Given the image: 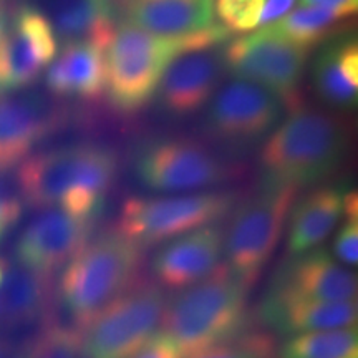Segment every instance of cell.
Masks as SVG:
<instances>
[{"label": "cell", "mask_w": 358, "mask_h": 358, "mask_svg": "<svg viewBox=\"0 0 358 358\" xmlns=\"http://www.w3.org/2000/svg\"><path fill=\"white\" fill-rule=\"evenodd\" d=\"M118 173L108 146L80 143L40 151L19 164L20 199L35 209L60 208L95 222Z\"/></svg>", "instance_id": "6da1fadb"}, {"label": "cell", "mask_w": 358, "mask_h": 358, "mask_svg": "<svg viewBox=\"0 0 358 358\" xmlns=\"http://www.w3.org/2000/svg\"><path fill=\"white\" fill-rule=\"evenodd\" d=\"M229 35L222 25H213L185 37H161L122 20L103 53L105 92L111 106L127 115L145 108L178 57L217 47Z\"/></svg>", "instance_id": "7a4b0ae2"}, {"label": "cell", "mask_w": 358, "mask_h": 358, "mask_svg": "<svg viewBox=\"0 0 358 358\" xmlns=\"http://www.w3.org/2000/svg\"><path fill=\"white\" fill-rule=\"evenodd\" d=\"M348 148L350 128L342 116L299 103L262 145V182L299 189L324 181L338 171Z\"/></svg>", "instance_id": "3957f363"}, {"label": "cell", "mask_w": 358, "mask_h": 358, "mask_svg": "<svg viewBox=\"0 0 358 358\" xmlns=\"http://www.w3.org/2000/svg\"><path fill=\"white\" fill-rule=\"evenodd\" d=\"M249 289L226 264H219L211 275L168 301L161 330L176 342L182 358L227 342L254 325L248 312Z\"/></svg>", "instance_id": "277c9868"}, {"label": "cell", "mask_w": 358, "mask_h": 358, "mask_svg": "<svg viewBox=\"0 0 358 358\" xmlns=\"http://www.w3.org/2000/svg\"><path fill=\"white\" fill-rule=\"evenodd\" d=\"M141 264V248L110 229L88 239L64 267L58 301L75 329L82 330L103 308L122 295L134 280Z\"/></svg>", "instance_id": "5b68a950"}, {"label": "cell", "mask_w": 358, "mask_h": 358, "mask_svg": "<svg viewBox=\"0 0 358 358\" xmlns=\"http://www.w3.org/2000/svg\"><path fill=\"white\" fill-rule=\"evenodd\" d=\"M297 191L294 186L262 182L232 214L229 229L224 232L226 267L248 287H252L279 245Z\"/></svg>", "instance_id": "8992f818"}, {"label": "cell", "mask_w": 358, "mask_h": 358, "mask_svg": "<svg viewBox=\"0 0 358 358\" xmlns=\"http://www.w3.org/2000/svg\"><path fill=\"white\" fill-rule=\"evenodd\" d=\"M166 303L156 282L136 279L80 332L82 358H128L155 334Z\"/></svg>", "instance_id": "52a82bcc"}, {"label": "cell", "mask_w": 358, "mask_h": 358, "mask_svg": "<svg viewBox=\"0 0 358 358\" xmlns=\"http://www.w3.org/2000/svg\"><path fill=\"white\" fill-rule=\"evenodd\" d=\"M236 192L211 191L166 198H129L120 211L116 231L140 248L164 243L211 226L232 211Z\"/></svg>", "instance_id": "ba28073f"}, {"label": "cell", "mask_w": 358, "mask_h": 358, "mask_svg": "<svg viewBox=\"0 0 358 358\" xmlns=\"http://www.w3.org/2000/svg\"><path fill=\"white\" fill-rule=\"evenodd\" d=\"M310 50L259 29L237 37L221 52L222 65L236 78L256 83L279 98L287 108L301 101L299 92Z\"/></svg>", "instance_id": "9c48e42d"}, {"label": "cell", "mask_w": 358, "mask_h": 358, "mask_svg": "<svg viewBox=\"0 0 358 358\" xmlns=\"http://www.w3.org/2000/svg\"><path fill=\"white\" fill-rule=\"evenodd\" d=\"M134 169L143 186L159 192L204 189L231 176V168L208 146L186 138L148 143L138 151Z\"/></svg>", "instance_id": "30bf717a"}, {"label": "cell", "mask_w": 358, "mask_h": 358, "mask_svg": "<svg viewBox=\"0 0 358 358\" xmlns=\"http://www.w3.org/2000/svg\"><path fill=\"white\" fill-rule=\"evenodd\" d=\"M284 103L268 90L245 80L226 83L209 101L206 128L211 136L231 145L261 140L280 122Z\"/></svg>", "instance_id": "8fae6325"}, {"label": "cell", "mask_w": 358, "mask_h": 358, "mask_svg": "<svg viewBox=\"0 0 358 358\" xmlns=\"http://www.w3.org/2000/svg\"><path fill=\"white\" fill-rule=\"evenodd\" d=\"M357 275L324 249L292 256L277 268L267 295L308 302L355 301Z\"/></svg>", "instance_id": "7c38bea8"}, {"label": "cell", "mask_w": 358, "mask_h": 358, "mask_svg": "<svg viewBox=\"0 0 358 358\" xmlns=\"http://www.w3.org/2000/svg\"><path fill=\"white\" fill-rule=\"evenodd\" d=\"M92 227V221L71 216L60 208L43 209L17 241V264L37 274L52 277L83 248L90 239Z\"/></svg>", "instance_id": "4fadbf2b"}, {"label": "cell", "mask_w": 358, "mask_h": 358, "mask_svg": "<svg viewBox=\"0 0 358 358\" xmlns=\"http://www.w3.org/2000/svg\"><path fill=\"white\" fill-rule=\"evenodd\" d=\"M60 124V113L35 92H0V174L20 164Z\"/></svg>", "instance_id": "5bb4252c"}, {"label": "cell", "mask_w": 358, "mask_h": 358, "mask_svg": "<svg viewBox=\"0 0 358 358\" xmlns=\"http://www.w3.org/2000/svg\"><path fill=\"white\" fill-rule=\"evenodd\" d=\"M222 227H199L166 241L151 259V272L161 289L185 290L219 267L224 252Z\"/></svg>", "instance_id": "9a60e30c"}, {"label": "cell", "mask_w": 358, "mask_h": 358, "mask_svg": "<svg viewBox=\"0 0 358 358\" xmlns=\"http://www.w3.org/2000/svg\"><path fill=\"white\" fill-rule=\"evenodd\" d=\"M221 53L199 50L178 57L158 85V101L166 113L187 116L211 101L222 71Z\"/></svg>", "instance_id": "2e32d148"}, {"label": "cell", "mask_w": 358, "mask_h": 358, "mask_svg": "<svg viewBox=\"0 0 358 358\" xmlns=\"http://www.w3.org/2000/svg\"><path fill=\"white\" fill-rule=\"evenodd\" d=\"M261 320L277 334L292 335L320 330L357 329V301L308 302L266 295L259 308Z\"/></svg>", "instance_id": "e0dca14e"}, {"label": "cell", "mask_w": 358, "mask_h": 358, "mask_svg": "<svg viewBox=\"0 0 358 358\" xmlns=\"http://www.w3.org/2000/svg\"><path fill=\"white\" fill-rule=\"evenodd\" d=\"M105 50L90 42H65L45 73V87L52 95L98 100L105 92Z\"/></svg>", "instance_id": "ac0fdd59"}, {"label": "cell", "mask_w": 358, "mask_h": 358, "mask_svg": "<svg viewBox=\"0 0 358 358\" xmlns=\"http://www.w3.org/2000/svg\"><path fill=\"white\" fill-rule=\"evenodd\" d=\"M129 24L161 37H185L214 24V0H115Z\"/></svg>", "instance_id": "d6986e66"}, {"label": "cell", "mask_w": 358, "mask_h": 358, "mask_svg": "<svg viewBox=\"0 0 358 358\" xmlns=\"http://www.w3.org/2000/svg\"><path fill=\"white\" fill-rule=\"evenodd\" d=\"M345 216V191L324 186L303 196L289 214L287 249L290 256H301L317 249L332 234Z\"/></svg>", "instance_id": "ffe728a7"}, {"label": "cell", "mask_w": 358, "mask_h": 358, "mask_svg": "<svg viewBox=\"0 0 358 358\" xmlns=\"http://www.w3.org/2000/svg\"><path fill=\"white\" fill-rule=\"evenodd\" d=\"M312 83L320 100L334 110H352L358 100V45L352 35L335 37L312 65Z\"/></svg>", "instance_id": "44dd1931"}, {"label": "cell", "mask_w": 358, "mask_h": 358, "mask_svg": "<svg viewBox=\"0 0 358 358\" xmlns=\"http://www.w3.org/2000/svg\"><path fill=\"white\" fill-rule=\"evenodd\" d=\"M45 15L57 37L108 47L116 29L115 0H47Z\"/></svg>", "instance_id": "7402d4cb"}, {"label": "cell", "mask_w": 358, "mask_h": 358, "mask_svg": "<svg viewBox=\"0 0 358 358\" xmlns=\"http://www.w3.org/2000/svg\"><path fill=\"white\" fill-rule=\"evenodd\" d=\"M50 306V277L10 264L0 285V329H19L48 320Z\"/></svg>", "instance_id": "603a6c76"}, {"label": "cell", "mask_w": 358, "mask_h": 358, "mask_svg": "<svg viewBox=\"0 0 358 358\" xmlns=\"http://www.w3.org/2000/svg\"><path fill=\"white\" fill-rule=\"evenodd\" d=\"M50 65L42 47L24 27L12 20L0 40V92H19L37 82Z\"/></svg>", "instance_id": "cb8c5ba5"}, {"label": "cell", "mask_w": 358, "mask_h": 358, "mask_svg": "<svg viewBox=\"0 0 358 358\" xmlns=\"http://www.w3.org/2000/svg\"><path fill=\"white\" fill-rule=\"evenodd\" d=\"M352 20L350 15L329 10V8L303 7L284 15L282 19L264 25L267 32L287 40L295 45H301L310 50L325 40L337 37L343 25Z\"/></svg>", "instance_id": "d4e9b609"}, {"label": "cell", "mask_w": 358, "mask_h": 358, "mask_svg": "<svg viewBox=\"0 0 358 358\" xmlns=\"http://www.w3.org/2000/svg\"><path fill=\"white\" fill-rule=\"evenodd\" d=\"M280 358H358L357 329L320 330L292 335L280 347Z\"/></svg>", "instance_id": "484cf974"}, {"label": "cell", "mask_w": 358, "mask_h": 358, "mask_svg": "<svg viewBox=\"0 0 358 358\" xmlns=\"http://www.w3.org/2000/svg\"><path fill=\"white\" fill-rule=\"evenodd\" d=\"M80 330L48 319L15 358H82L80 353Z\"/></svg>", "instance_id": "4316f807"}, {"label": "cell", "mask_w": 358, "mask_h": 358, "mask_svg": "<svg viewBox=\"0 0 358 358\" xmlns=\"http://www.w3.org/2000/svg\"><path fill=\"white\" fill-rule=\"evenodd\" d=\"M272 352H274V340L271 335L250 325L237 337L187 358H271Z\"/></svg>", "instance_id": "83f0119b"}, {"label": "cell", "mask_w": 358, "mask_h": 358, "mask_svg": "<svg viewBox=\"0 0 358 358\" xmlns=\"http://www.w3.org/2000/svg\"><path fill=\"white\" fill-rule=\"evenodd\" d=\"M266 0H216V12L224 29L248 32L256 29Z\"/></svg>", "instance_id": "f1b7e54d"}, {"label": "cell", "mask_w": 358, "mask_h": 358, "mask_svg": "<svg viewBox=\"0 0 358 358\" xmlns=\"http://www.w3.org/2000/svg\"><path fill=\"white\" fill-rule=\"evenodd\" d=\"M334 254L345 266H357L358 261V214H345L337 237L334 241Z\"/></svg>", "instance_id": "f546056e"}, {"label": "cell", "mask_w": 358, "mask_h": 358, "mask_svg": "<svg viewBox=\"0 0 358 358\" xmlns=\"http://www.w3.org/2000/svg\"><path fill=\"white\" fill-rule=\"evenodd\" d=\"M22 211H24V201L0 179V243L17 226Z\"/></svg>", "instance_id": "4dcf8cb0"}, {"label": "cell", "mask_w": 358, "mask_h": 358, "mask_svg": "<svg viewBox=\"0 0 358 358\" xmlns=\"http://www.w3.org/2000/svg\"><path fill=\"white\" fill-rule=\"evenodd\" d=\"M128 358H182L176 342L166 332H156Z\"/></svg>", "instance_id": "1f68e13d"}, {"label": "cell", "mask_w": 358, "mask_h": 358, "mask_svg": "<svg viewBox=\"0 0 358 358\" xmlns=\"http://www.w3.org/2000/svg\"><path fill=\"white\" fill-rule=\"evenodd\" d=\"M295 2H297V0H266L259 24L268 25L272 24V22L282 19V17L287 15V13L292 10Z\"/></svg>", "instance_id": "d6a6232c"}, {"label": "cell", "mask_w": 358, "mask_h": 358, "mask_svg": "<svg viewBox=\"0 0 358 358\" xmlns=\"http://www.w3.org/2000/svg\"><path fill=\"white\" fill-rule=\"evenodd\" d=\"M306 7L329 8L345 13V15H355L358 10V0H301Z\"/></svg>", "instance_id": "836d02e7"}, {"label": "cell", "mask_w": 358, "mask_h": 358, "mask_svg": "<svg viewBox=\"0 0 358 358\" xmlns=\"http://www.w3.org/2000/svg\"><path fill=\"white\" fill-rule=\"evenodd\" d=\"M7 27H8V20H7V13L3 10V6L0 3V40L3 38V35L7 32Z\"/></svg>", "instance_id": "e575fe53"}, {"label": "cell", "mask_w": 358, "mask_h": 358, "mask_svg": "<svg viewBox=\"0 0 358 358\" xmlns=\"http://www.w3.org/2000/svg\"><path fill=\"white\" fill-rule=\"evenodd\" d=\"M0 358H15V353H13L10 350V347H7L3 342H0Z\"/></svg>", "instance_id": "d590c367"}, {"label": "cell", "mask_w": 358, "mask_h": 358, "mask_svg": "<svg viewBox=\"0 0 358 358\" xmlns=\"http://www.w3.org/2000/svg\"><path fill=\"white\" fill-rule=\"evenodd\" d=\"M8 266H10V262H7L6 259L0 257V285H2L3 279H6V274L8 271Z\"/></svg>", "instance_id": "8d00e7d4"}, {"label": "cell", "mask_w": 358, "mask_h": 358, "mask_svg": "<svg viewBox=\"0 0 358 358\" xmlns=\"http://www.w3.org/2000/svg\"><path fill=\"white\" fill-rule=\"evenodd\" d=\"M0 3H2V0H0Z\"/></svg>", "instance_id": "74e56055"}]
</instances>
